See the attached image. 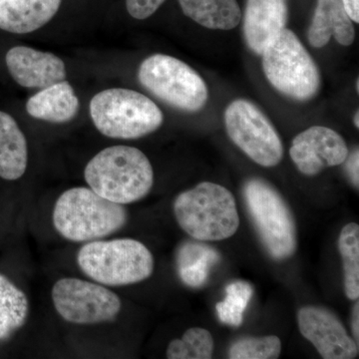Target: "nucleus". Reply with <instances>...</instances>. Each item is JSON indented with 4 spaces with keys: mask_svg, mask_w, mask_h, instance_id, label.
<instances>
[{
    "mask_svg": "<svg viewBox=\"0 0 359 359\" xmlns=\"http://www.w3.org/2000/svg\"><path fill=\"white\" fill-rule=\"evenodd\" d=\"M84 178L101 197L126 205L145 198L154 185V170L147 156L130 146L104 149L89 161Z\"/></svg>",
    "mask_w": 359,
    "mask_h": 359,
    "instance_id": "1",
    "label": "nucleus"
},
{
    "mask_svg": "<svg viewBox=\"0 0 359 359\" xmlns=\"http://www.w3.org/2000/svg\"><path fill=\"white\" fill-rule=\"evenodd\" d=\"M54 228L71 242H92L124 228L128 212L124 205L101 197L92 189L65 191L54 205Z\"/></svg>",
    "mask_w": 359,
    "mask_h": 359,
    "instance_id": "2",
    "label": "nucleus"
},
{
    "mask_svg": "<svg viewBox=\"0 0 359 359\" xmlns=\"http://www.w3.org/2000/svg\"><path fill=\"white\" fill-rule=\"evenodd\" d=\"M174 214L182 230L201 242L226 240L240 226L233 194L212 182H203L177 196Z\"/></svg>",
    "mask_w": 359,
    "mask_h": 359,
    "instance_id": "3",
    "label": "nucleus"
},
{
    "mask_svg": "<svg viewBox=\"0 0 359 359\" xmlns=\"http://www.w3.org/2000/svg\"><path fill=\"white\" fill-rule=\"evenodd\" d=\"M77 264L85 275L109 287L143 282L155 268L150 250L129 238L88 242L78 252Z\"/></svg>",
    "mask_w": 359,
    "mask_h": 359,
    "instance_id": "4",
    "label": "nucleus"
},
{
    "mask_svg": "<svg viewBox=\"0 0 359 359\" xmlns=\"http://www.w3.org/2000/svg\"><path fill=\"white\" fill-rule=\"evenodd\" d=\"M89 109L97 130L109 138H141L159 129L164 121L162 111L150 98L130 89L99 92Z\"/></svg>",
    "mask_w": 359,
    "mask_h": 359,
    "instance_id": "5",
    "label": "nucleus"
},
{
    "mask_svg": "<svg viewBox=\"0 0 359 359\" xmlns=\"http://www.w3.org/2000/svg\"><path fill=\"white\" fill-rule=\"evenodd\" d=\"M266 79L283 95L308 101L320 88V73L294 32L285 28L261 54Z\"/></svg>",
    "mask_w": 359,
    "mask_h": 359,
    "instance_id": "6",
    "label": "nucleus"
},
{
    "mask_svg": "<svg viewBox=\"0 0 359 359\" xmlns=\"http://www.w3.org/2000/svg\"><path fill=\"white\" fill-rule=\"evenodd\" d=\"M245 205L262 244L276 261L294 256L297 226L282 195L262 179L248 180L243 189Z\"/></svg>",
    "mask_w": 359,
    "mask_h": 359,
    "instance_id": "7",
    "label": "nucleus"
},
{
    "mask_svg": "<svg viewBox=\"0 0 359 359\" xmlns=\"http://www.w3.org/2000/svg\"><path fill=\"white\" fill-rule=\"evenodd\" d=\"M138 79L150 93L176 109L202 110L209 98L204 79L183 61L165 54H155L141 63Z\"/></svg>",
    "mask_w": 359,
    "mask_h": 359,
    "instance_id": "8",
    "label": "nucleus"
},
{
    "mask_svg": "<svg viewBox=\"0 0 359 359\" xmlns=\"http://www.w3.org/2000/svg\"><path fill=\"white\" fill-rule=\"evenodd\" d=\"M224 124L233 144L257 164L271 168L282 162L280 137L254 103L245 99L233 101L224 112Z\"/></svg>",
    "mask_w": 359,
    "mask_h": 359,
    "instance_id": "9",
    "label": "nucleus"
},
{
    "mask_svg": "<svg viewBox=\"0 0 359 359\" xmlns=\"http://www.w3.org/2000/svg\"><path fill=\"white\" fill-rule=\"evenodd\" d=\"M51 297L59 316L75 325L114 320L122 308L121 299L112 290L76 278L57 280Z\"/></svg>",
    "mask_w": 359,
    "mask_h": 359,
    "instance_id": "10",
    "label": "nucleus"
},
{
    "mask_svg": "<svg viewBox=\"0 0 359 359\" xmlns=\"http://www.w3.org/2000/svg\"><path fill=\"white\" fill-rule=\"evenodd\" d=\"M297 325L302 337L313 344L321 358H358V342L349 337L339 318L328 309L320 306H304L297 313Z\"/></svg>",
    "mask_w": 359,
    "mask_h": 359,
    "instance_id": "11",
    "label": "nucleus"
},
{
    "mask_svg": "<svg viewBox=\"0 0 359 359\" xmlns=\"http://www.w3.org/2000/svg\"><path fill=\"white\" fill-rule=\"evenodd\" d=\"M348 154L344 139L334 130L323 126L302 132L290 149L292 162L306 176H316L325 168L344 164Z\"/></svg>",
    "mask_w": 359,
    "mask_h": 359,
    "instance_id": "12",
    "label": "nucleus"
},
{
    "mask_svg": "<svg viewBox=\"0 0 359 359\" xmlns=\"http://www.w3.org/2000/svg\"><path fill=\"white\" fill-rule=\"evenodd\" d=\"M6 60L11 76L25 88H46L66 77L65 62L49 52L16 46L7 52Z\"/></svg>",
    "mask_w": 359,
    "mask_h": 359,
    "instance_id": "13",
    "label": "nucleus"
},
{
    "mask_svg": "<svg viewBox=\"0 0 359 359\" xmlns=\"http://www.w3.org/2000/svg\"><path fill=\"white\" fill-rule=\"evenodd\" d=\"M287 16V0H247L243 32L250 50L261 55L271 40L285 29Z\"/></svg>",
    "mask_w": 359,
    "mask_h": 359,
    "instance_id": "14",
    "label": "nucleus"
},
{
    "mask_svg": "<svg viewBox=\"0 0 359 359\" xmlns=\"http://www.w3.org/2000/svg\"><path fill=\"white\" fill-rule=\"evenodd\" d=\"M332 36L344 46L353 44L355 39L353 21L341 0H318L308 32L309 44L323 48Z\"/></svg>",
    "mask_w": 359,
    "mask_h": 359,
    "instance_id": "15",
    "label": "nucleus"
},
{
    "mask_svg": "<svg viewBox=\"0 0 359 359\" xmlns=\"http://www.w3.org/2000/svg\"><path fill=\"white\" fill-rule=\"evenodd\" d=\"M61 0H1L0 29L26 34L39 29L57 13Z\"/></svg>",
    "mask_w": 359,
    "mask_h": 359,
    "instance_id": "16",
    "label": "nucleus"
},
{
    "mask_svg": "<svg viewBox=\"0 0 359 359\" xmlns=\"http://www.w3.org/2000/svg\"><path fill=\"white\" fill-rule=\"evenodd\" d=\"M79 100L68 82L61 81L43 88L26 103L28 114L51 123L69 122L76 116Z\"/></svg>",
    "mask_w": 359,
    "mask_h": 359,
    "instance_id": "17",
    "label": "nucleus"
},
{
    "mask_svg": "<svg viewBox=\"0 0 359 359\" xmlns=\"http://www.w3.org/2000/svg\"><path fill=\"white\" fill-rule=\"evenodd\" d=\"M27 163L25 134L11 115L0 111V178L8 181L21 178Z\"/></svg>",
    "mask_w": 359,
    "mask_h": 359,
    "instance_id": "18",
    "label": "nucleus"
},
{
    "mask_svg": "<svg viewBox=\"0 0 359 359\" xmlns=\"http://www.w3.org/2000/svg\"><path fill=\"white\" fill-rule=\"evenodd\" d=\"M186 16L209 29L231 30L242 20L237 0H179Z\"/></svg>",
    "mask_w": 359,
    "mask_h": 359,
    "instance_id": "19",
    "label": "nucleus"
},
{
    "mask_svg": "<svg viewBox=\"0 0 359 359\" xmlns=\"http://www.w3.org/2000/svg\"><path fill=\"white\" fill-rule=\"evenodd\" d=\"M219 256L216 250L196 243H185L177 252L180 280L191 287H202L209 278L212 264Z\"/></svg>",
    "mask_w": 359,
    "mask_h": 359,
    "instance_id": "20",
    "label": "nucleus"
},
{
    "mask_svg": "<svg viewBox=\"0 0 359 359\" xmlns=\"http://www.w3.org/2000/svg\"><path fill=\"white\" fill-rule=\"evenodd\" d=\"M28 311L25 292L0 273V340L8 339L25 325Z\"/></svg>",
    "mask_w": 359,
    "mask_h": 359,
    "instance_id": "21",
    "label": "nucleus"
},
{
    "mask_svg": "<svg viewBox=\"0 0 359 359\" xmlns=\"http://www.w3.org/2000/svg\"><path fill=\"white\" fill-rule=\"evenodd\" d=\"M339 250L344 264V292L351 301L359 297V226L351 223L340 231Z\"/></svg>",
    "mask_w": 359,
    "mask_h": 359,
    "instance_id": "22",
    "label": "nucleus"
},
{
    "mask_svg": "<svg viewBox=\"0 0 359 359\" xmlns=\"http://www.w3.org/2000/svg\"><path fill=\"white\" fill-rule=\"evenodd\" d=\"M214 339L209 330L193 327L182 339H174L168 346L169 359H210L214 354Z\"/></svg>",
    "mask_w": 359,
    "mask_h": 359,
    "instance_id": "23",
    "label": "nucleus"
},
{
    "mask_svg": "<svg viewBox=\"0 0 359 359\" xmlns=\"http://www.w3.org/2000/svg\"><path fill=\"white\" fill-rule=\"evenodd\" d=\"M254 294L249 283H231L226 287V297L217 304L219 320L231 327H240L244 320V313Z\"/></svg>",
    "mask_w": 359,
    "mask_h": 359,
    "instance_id": "24",
    "label": "nucleus"
},
{
    "mask_svg": "<svg viewBox=\"0 0 359 359\" xmlns=\"http://www.w3.org/2000/svg\"><path fill=\"white\" fill-rule=\"evenodd\" d=\"M282 353V341L276 335L242 337L229 348L231 359H276Z\"/></svg>",
    "mask_w": 359,
    "mask_h": 359,
    "instance_id": "25",
    "label": "nucleus"
},
{
    "mask_svg": "<svg viewBox=\"0 0 359 359\" xmlns=\"http://www.w3.org/2000/svg\"><path fill=\"white\" fill-rule=\"evenodd\" d=\"M166 0H126L127 11L135 20L150 18Z\"/></svg>",
    "mask_w": 359,
    "mask_h": 359,
    "instance_id": "26",
    "label": "nucleus"
},
{
    "mask_svg": "<svg viewBox=\"0 0 359 359\" xmlns=\"http://www.w3.org/2000/svg\"><path fill=\"white\" fill-rule=\"evenodd\" d=\"M346 163V170L351 183L358 189L359 187V151L358 148L353 151L351 155L347 156Z\"/></svg>",
    "mask_w": 359,
    "mask_h": 359,
    "instance_id": "27",
    "label": "nucleus"
},
{
    "mask_svg": "<svg viewBox=\"0 0 359 359\" xmlns=\"http://www.w3.org/2000/svg\"><path fill=\"white\" fill-rule=\"evenodd\" d=\"M351 20L359 22V0H341Z\"/></svg>",
    "mask_w": 359,
    "mask_h": 359,
    "instance_id": "28",
    "label": "nucleus"
},
{
    "mask_svg": "<svg viewBox=\"0 0 359 359\" xmlns=\"http://www.w3.org/2000/svg\"><path fill=\"white\" fill-rule=\"evenodd\" d=\"M351 330H353V339L359 342V302L356 301L353 309L351 316Z\"/></svg>",
    "mask_w": 359,
    "mask_h": 359,
    "instance_id": "29",
    "label": "nucleus"
},
{
    "mask_svg": "<svg viewBox=\"0 0 359 359\" xmlns=\"http://www.w3.org/2000/svg\"><path fill=\"white\" fill-rule=\"evenodd\" d=\"M353 122H354V126H355L356 128H359V113H358V111H356L355 114H354Z\"/></svg>",
    "mask_w": 359,
    "mask_h": 359,
    "instance_id": "30",
    "label": "nucleus"
},
{
    "mask_svg": "<svg viewBox=\"0 0 359 359\" xmlns=\"http://www.w3.org/2000/svg\"><path fill=\"white\" fill-rule=\"evenodd\" d=\"M356 90H358V92H359V81L358 79V81H356Z\"/></svg>",
    "mask_w": 359,
    "mask_h": 359,
    "instance_id": "31",
    "label": "nucleus"
},
{
    "mask_svg": "<svg viewBox=\"0 0 359 359\" xmlns=\"http://www.w3.org/2000/svg\"><path fill=\"white\" fill-rule=\"evenodd\" d=\"M0 1H1V0H0Z\"/></svg>",
    "mask_w": 359,
    "mask_h": 359,
    "instance_id": "32",
    "label": "nucleus"
}]
</instances>
